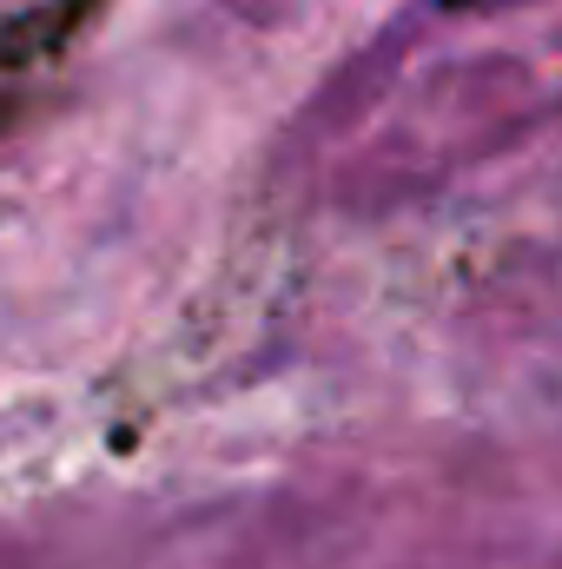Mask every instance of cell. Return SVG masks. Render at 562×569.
Returning <instances> with one entry per match:
<instances>
[{"label": "cell", "instance_id": "cell-1", "mask_svg": "<svg viewBox=\"0 0 562 569\" xmlns=\"http://www.w3.org/2000/svg\"><path fill=\"white\" fill-rule=\"evenodd\" d=\"M443 7H483V0H443Z\"/></svg>", "mask_w": 562, "mask_h": 569}]
</instances>
